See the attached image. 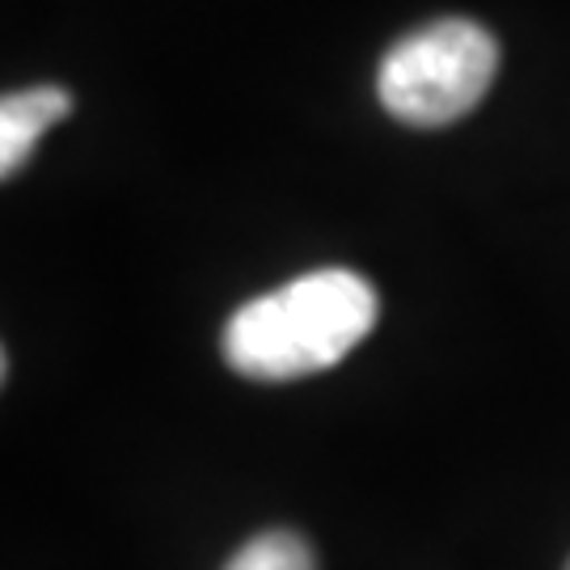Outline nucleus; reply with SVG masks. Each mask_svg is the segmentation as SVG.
<instances>
[{"instance_id": "obj_3", "label": "nucleus", "mask_w": 570, "mask_h": 570, "mask_svg": "<svg viewBox=\"0 0 570 570\" xmlns=\"http://www.w3.org/2000/svg\"><path fill=\"white\" fill-rule=\"evenodd\" d=\"M68 110H72V94L60 85H35V89L9 94L0 102V174L13 178L30 161L42 131H51Z\"/></svg>"}, {"instance_id": "obj_5", "label": "nucleus", "mask_w": 570, "mask_h": 570, "mask_svg": "<svg viewBox=\"0 0 570 570\" xmlns=\"http://www.w3.org/2000/svg\"><path fill=\"white\" fill-rule=\"evenodd\" d=\"M567 570H570V567H567Z\"/></svg>"}, {"instance_id": "obj_1", "label": "nucleus", "mask_w": 570, "mask_h": 570, "mask_svg": "<svg viewBox=\"0 0 570 570\" xmlns=\"http://www.w3.org/2000/svg\"><path fill=\"white\" fill-rule=\"evenodd\" d=\"M376 292L364 275L326 266L242 305L220 351L249 381H301L343 364L376 326Z\"/></svg>"}, {"instance_id": "obj_4", "label": "nucleus", "mask_w": 570, "mask_h": 570, "mask_svg": "<svg viewBox=\"0 0 570 570\" xmlns=\"http://www.w3.org/2000/svg\"><path fill=\"white\" fill-rule=\"evenodd\" d=\"M225 570H317V562H313L305 537L287 529H271L258 532L254 541H245Z\"/></svg>"}, {"instance_id": "obj_2", "label": "nucleus", "mask_w": 570, "mask_h": 570, "mask_svg": "<svg viewBox=\"0 0 570 570\" xmlns=\"http://www.w3.org/2000/svg\"><path fill=\"white\" fill-rule=\"evenodd\" d=\"M499 72V42L469 18H440L393 42L376 72V94L410 127H449L487 98Z\"/></svg>"}]
</instances>
